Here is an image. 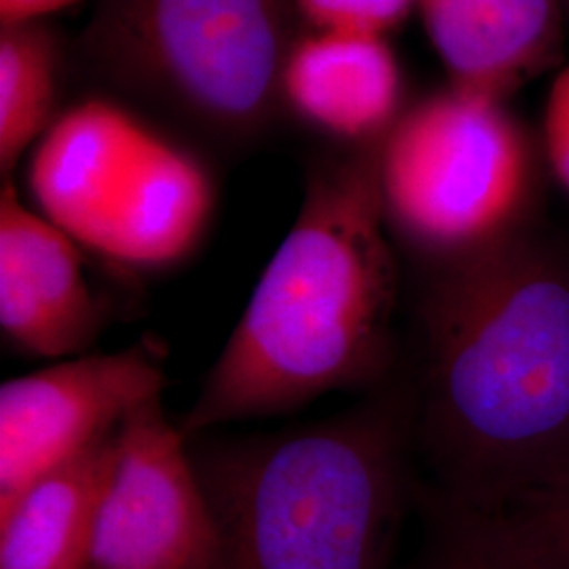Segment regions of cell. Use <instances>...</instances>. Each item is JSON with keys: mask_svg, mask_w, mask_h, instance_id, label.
Here are the masks:
<instances>
[{"mask_svg": "<svg viewBox=\"0 0 569 569\" xmlns=\"http://www.w3.org/2000/svg\"><path fill=\"white\" fill-rule=\"evenodd\" d=\"M216 523L163 397L124 418L112 439L87 569H209Z\"/></svg>", "mask_w": 569, "mask_h": 569, "instance_id": "cell-7", "label": "cell"}, {"mask_svg": "<svg viewBox=\"0 0 569 569\" xmlns=\"http://www.w3.org/2000/svg\"><path fill=\"white\" fill-rule=\"evenodd\" d=\"M406 81L387 37L306 30L284 58L281 103L348 148H373L406 112Z\"/></svg>", "mask_w": 569, "mask_h": 569, "instance_id": "cell-10", "label": "cell"}, {"mask_svg": "<svg viewBox=\"0 0 569 569\" xmlns=\"http://www.w3.org/2000/svg\"><path fill=\"white\" fill-rule=\"evenodd\" d=\"M392 243L427 274L526 239L540 159L505 100L449 84L406 108L373 146Z\"/></svg>", "mask_w": 569, "mask_h": 569, "instance_id": "cell-5", "label": "cell"}, {"mask_svg": "<svg viewBox=\"0 0 569 569\" xmlns=\"http://www.w3.org/2000/svg\"><path fill=\"white\" fill-rule=\"evenodd\" d=\"M397 306L373 148L319 159L296 222L178 425L183 439L291 413L327 392L387 387Z\"/></svg>", "mask_w": 569, "mask_h": 569, "instance_id": "cell-2", "label": "cell"}, {"mask_svg": "<svg viewBox=\"0 0 569 569\" xmlns=\"http://www.w3.org/2000/svg\"><path fill=\"white\" fill-rule=\"evenodd\" d=\"M498 512L540 568L569 569V460Z\"/></svg>", "mask_w": 569, "mask_h": 569, "instance_id": "cell-15", "label": "cell"}, {"mask_svg": "<svg viewBox=\"0 0 569 569\" xmlns=\"http://www.w3.org/2000/svg\"><path fill=\"white\" fill-rule=\"evenodd\" d=\"M103 327L102 306L82 272L81 247L23 203L18 186L0 190V329L9 345L42 359L79 357Z\"/></svg>", "mask_w": 569, "mask_h": 569, "instance_id": "cell-9", "label": "cell"}, {"mask_svg": "<svg viewBox=\"0 0 569 569\" xmlns=\"http://www.w3.org/2000/svg\"><path fill=\"white\" fill-rule=\"evenodd\" d=\"M306 30L388 37L416 11V0H291Z\"/></svg>", "mask_w": 569, "mask_h": 569, "instance_id": "cell-16", "label": "cell"}, {"mask_svg": "<svg viewBox=\"0 0 569 569\" xmlns=\"http://www.w3.org/2000/svg\"><path fill=\"white\" fill-rule=\"evenodd\" d=\"M422 547L409 569H542L507 517L456 502L432 489L420 502Z\"/></svg>", "mask_w": 569, "mask_h": 569, "instance_id": "cell-14", "label": "cell"}, {"mask_svg": "<svg viewBox=\"0 0 569 569\" xmlns=\"http://www.w3.org/2000/svg\"><path fill=\"white\" fill-rule=\"evenodd\" d=\"M296 21L291 0H98L82 56L124 93L244 142L281 103Z\"/></svg>", "mask_w": 569, "mask_h": 569, "instance_id": "cell-6", "label": "cell"}, {"mask_svg": "<svg viewBox=\"0 0 569 569\" xmlns=\"http://www.w3.org/2000/svg\"><path fill=\"white\" fill-rule=\"evenodd\" d=\"M81 0H0V23L44 20Z\"/></svg>", "mask_w": 569, "mask_h": 569, "instance_id": "cell-18", "label": "cell"}, {"mask_svg": "<svg viewBox=\"0 0 569 569\" xmlns=\"http://www.w3.org/2000/svg\"><path fill=\"white\" fill-rule=\"evenodd\" d=\"M416 448L437 491L505 510L569 460V258L519 239L425 274Z\"/></svg>", "mask_w": 569, "mask_h": 569, "instance_id": "cell-1", "label": "cell"}, {"mask_svg": "<svg viewBox=\"0 0 569 569\" xmlns=\"http://www.w3.org/2000/svg\"><path fill=\"white\" fill-rule=\"evenodd\" d=\"M542 154L552 178L569 192V66L550 82L542 112Z\"/></svg>", "mask_w": 569, "mask_h": 569, "instance_id": "cell-17", "label": "cell"}, {"mask_svg": "<svg viewBox=\"0 0 569 569\" xmlns=\"http://www.w3.org/2000/svg\"><path fill=\"white\" fill-rule=\"evenodd\" d=\"M26 190L81 249L140 272L192 256L216 209L207 164L110 98L58 114L28 154Z\"/></svg>", "mask_w": 569, "mask_h": 569, "instance_id": "cell-4", "label": "cell"}, {"mask_svg": "<svg viewBox=\"0 0 569 569\" xmlns=\"http://www.w3.org/2000/svg\"><path fill=\"white\" fill-rule=\"evenodd\" d=\"M161 355L136 345L79 355L0 387V507L49 470L114 435L127 416L163 397Z\"/></svg>", "mask_w": 569, "mask_h": 569, "instance_id": "cell-8", "label": "cell"}, {"mask_svg": "<svg viewBox=\"0 0 569 569\" xmlns=\"http://www.w3.org/2000/svg\"><path fill=\"white\" fill-rule=\"evenodd\" d=\"M561 0H416L449 84L509 98L557 53Z\"/></svg>", "mask_w": 569, "mask_h": 569, "instance_id": "cell-11", "label": "cell"}, {"mask_svg": "<svg viewBox=\"0 0 569 569\" xmlns=\"http://www.w3.org/2000/svg\"><path fill=\"white\" fill-rule=\"evenodd\" d=\"M112 439L49 470L0 507V569L89 568Z\"/></svg>", "mask_w": 569, "mask_h": 569, "instance_id": "cell-12", "label": "cell"}, {"mask_svg": "<svg viewBox=\"0 0 569 569\" xmlns=\"http://www.w3.org/2000/svg\"><path fill=\"white\" fill-rule=\"evenodd\" d=\"M61 49L44 20L0 26V171L11 176L58 119Z\"/></svg>", "mask_w": 569, "mask_h": 569, "instance_id": "cell-13", "label": "cell"}, {"mask_svg": "<svg viewBox=\"0 0 569 569\" xmlns=\"http://www.w3.org/2000/svg\"><path fill=\"white\" fill-rule=\"evenodd\" d=\"M413 390L326 420L188 441L216 523L209 569H388L411 498Z\"/></svg>", "mask_w": 569, "mask_h": 569, "instance_id": "cell-3", "label": "cell"}]
</instances>
